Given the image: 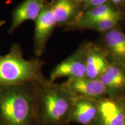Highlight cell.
I'll return each mask as SVG.
<instances>
[{
  "mask_svg": "<svg viewBox=\"0 0 125 125\" xmlns=\"http://www.w3.org/2000/svg\"><path fill=\"white\" fill-rule=\"evenodd\" d=\"M38 125H65L70 118L75 97L62 84L47 79L34 84Z\"/></svg>",
  "mask_w": 125,
  "mask_h": 125,
  "instance_id": "6da1fadb",
  "label": "cell"
},
{
  "mask_svg": "<svg viewBox=\"0 0 125 125\" xmlns=\"http://www.w3.org/2000/svg\"><path fill=\"white\" fill-rule=\"evenodd\" d=\"M33 85L0 86V125H38Z\"/></svg>",
  "mask_w": 125,
  "mask_h": 125,
  "instance_id": "7a4b0ae2",
  "label": "cell"
},
{
  "mask_svg": "<svg viewBox=\"0 0 125 125\" xmlns=\"http://www.w3.org/2000/svg\"><path fill=\"white\" fill-rule=\"evenodd\" d=\"M45 64L38 58L25 59L20 45L14 43L8 53L0 55V86L45 82L48 79L42 73Z\"/></svg>",
  "mask_w": 125,
  "mask_h": 125,
  "instance_id": "3957f363",
  "label": "cell"
},
{
  "mask_svg": "<svg viewBox=\"0 0 125 125\" xmlns=\"http://www.w3.org/2000/svg\"><path fill=\"white\" fill-rule=\"evenodd\" d=\"M34 21V52L38 57L43 54L48 40L57 27L49 0H46L41 12Z\"/></svg>",
  "mask_w": 125,
  "mask_h": 125,
  "instance_id": "277c9868",
  "label": "cell"
},
{
  "mask_svg": "<svg viewBox=\"0 0 125 125\" xmlns=\"http://www.w3.org/2000/svg\"><path fill=\"white\" fill-rule=\"evenodd\" d=\"M62 85L74 97L97 101L108 97L107 89L98 79H92L86 77L68 78Z\"/></svg>",
  "mask_w": 125,
  "mask_h": 125,
  "instance_id": "5b68a950",
  "label": "cell"
},
{
  "mask_svg": "<svg viewBox=\"0 0 125 125\" xmlns=\"http://www.w3.org/2000/svg\"><path fill=\"white\" fill-rule=\"evenodd\" d=\"M85 54L82 43L71 55L56 65L50 73L49 80L54 82L59 78L86 77Z\"/></svg>",
  "mask_w": 125,
  "mask_h": 125,
  "instance_id": "8992f818",
  "label": "cell"
},
{
  "mask_svg": "<svg viewBox=\"0 0 125 125\" xmlns=\"http://www.w3.org/2000/svg\"><path fill=\"white\" fill-rule=\"evenodd\" d=\"M96 125H125V102L123 97H107L97 101Z\"/></svg>",
  "mask_w": 125,
  "mask_h": 125,
  "instance_id": "52a82bcc",
  "label": "cell"
},
{
  "mask_svg": "<svg viewBox=\"0 0 125 125\" xmlns=\"http://www.w3.org/2000/svg\"><path fill=\"white\" fill-rule=\"evenodd\" d=\"M97 43L107 52L111 62L125 68V34L122 27L100 34Z\"/></svg>",
  "mask_w": 125,
  "mask_h": 125,
  "instance_id": "ba28073f",
  "label": "cell"
},
{
  "mask_svg": "<svg viewBox=\"0 0 125 125\" xmlns=\"http://www.w3.org/2000/svg\"><path fill=\"white\" fill-rule=\"evenodd\" d=\"M82 45L85 54L86 77L98 79L111 62L108 56L97 42H84Z\"/></svg>",
  "mask_w": 125,
  "mask_h": 125,
  "instance_id": "9c48e42d",
  "label": "cell"
},
{
  "mask_svg": "<svg viewBox=\"0 0 125 125\" xmlns=\"http://www.w3.org/2000/svg\"><path fill=\"white\" fill-rule=\"evenodd\" d=\"M53 15L58 27H68L79 20L83 13L82 5L76 0H49Z\"/></svg>",
  "mask_w": 125,
  "mask_h": 125,
  "instance_id": "30bf717a",
  "label": "cell"
},
{
  "mask_svg": "<svg viewBox=\"0 0 125 125\" xmlns=\"http://www.w3.org/2000/svg\"><path fill=\"white\" fill-rule=\"evenodd\" d=\"M115 16H125L110 1H108L105 4L87 10L83 13L79 20L71 26L65 27V30H83L88 28L94 23L107 18Z\"/></svg>",
  "mask_w": 125,
  "mask_h": 125,
  "instance_id": "8fae6325",
  "label": "cell"
},
{
  "mask_svg": "<svg viewBox=\"0 0 125 125\" xmlns=\"http://www.w3.org/2000/svg\"><path fill=\"white\" fill-rule=\"evenodd\" d=\"M107 89L108 97H122L125 93V68L111 62L98 78Z\"/></svg>",
  "mask_w": 125,
  "mask_h": 125,
  "instance_id": "7c38bea8",
  "label": "cell"
},
{
  "mask_svg": "<svg viewBox=\"0 0 125 125\" xmlns=\"http://www.w3.org/2000/svg\"><path fill=\"white\" fill-rule=\"evenodd\" d=\"M46 0H24L12 12V22L9 29L12 33L27 20L35 21L41 12Z\"/></svg>",
  "mask_w": 125,
  "mask_h": 125,
  "instance_id": "4fadbf2b",
  "label": "cell"
},
{
  "mask_svg": "<svg viewBox=\"0 0 125 125\" xmlns=\"http://www.w3.org/2000/svg\"><path fill=\"white\" fill-rule=\"evenodd\" d=\"M98 114L97 101L85 98L75 97L70 122H74L82 125L96 123Z\"/></svg>",
  "mask_w": 125,
  "mask_h": 125,
  "instance_id": "5bb4252c",
  "label": "cell"
},
{
  "mask_svg": "<svg viewBox=\"0 0 125 125\" xmlns=\"http://www.w3.org/2000/svg\"><path fill=\"white\" fill-rule=\"evenodd\" d=\"M125 22V17L122 16H111L94 23L87 30H91L103 34L117 27H122Z\"/></svg>",
  "mask_w": 125,
  "mask_h": 125,
  "instance_id": "9a60e30c",
  "label": "cell"
},
{
  "mask_svg": "<svg viewBox=\"0 0 125 125\" xmlns=\"http://www.w3.org/2000/svg\"><path fill=\"white\" fill-rule=\"evenodd\" d=\"M108 1L109 0H86L82 4L83 10L85 12L89 9L103 5Z\"/></svg>",
  "mask_w": 125,
  "mask_h": 125,
  "instance_id": "2e32d148",
  "label": "cell"
},
{
  "mask_svg": "<svg viewBox=\"0 0 125 125\" xmlns=\"http://www.w3.org/2000/svg\"><path fill=\"white\" fill-rule=\"evenodd\" d=\"M117 9L125 16V0H109Z\"/></svg>",
  "mask_w": 125,
  "mask_h": 125,
  "instance_id": "e0dca14e",
  "label": "cell"
},
{
  "mask_svg": "<svg viewBox=\"0 0 125 125\" xmlns=\"http://www.w3.org/2000/svg\"><path fill=\"white\" fill-rule=\"evenodd\" d=\"M5 23H6L5 20H1V21H0V27H2L3 25L5 24Z\"/></svg>",
  "mask_w": 125,
  "mask_h": 125,
  "instance_id": "ac0fdd59",
  "label": "cell"
},
{
  "mask_svg": "<svg viewBox=\"0 0 125 125\" xmlns=\"http://www.w3.org/2000/svg\"><path fill=\"white\" fill-rule=\"evenodd\" d=\"M76 1H77L78 2H79V3H80V4H81L82 5L83 3L85 2L86 0H76Z\"/></svg>",
  "mask_w": 125,
  "mask_h": 125,
  "instance_id": "d6986e66",
  "label": "cell"
},
{
  "mask_svg": "<svg viewBox=\"0 0 125 125\" xmlns=\"http://www.w3.org/2000/svg\"><path fill=\"white\" fill-rule=\"evenodd\" d=\"M96 125L95 124V123H94V124H93V125Z\"/></svg>",
  "mask_w": 125,
  "mask_h": 125,
  "instance_id": "ffe728a7",
  "label": "cell"
}]
</instances>
